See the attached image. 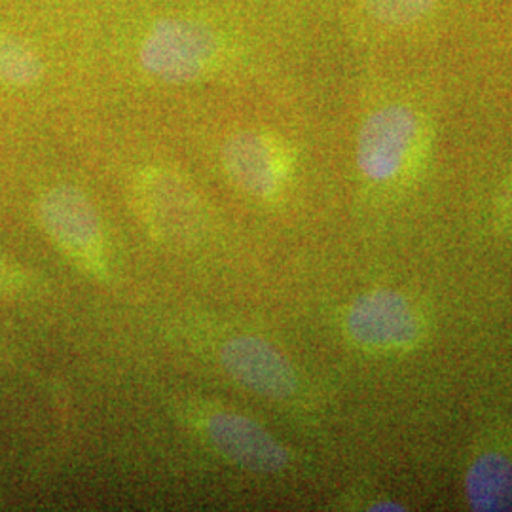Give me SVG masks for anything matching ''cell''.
I'll list each match as a JSON object with an SVG mask.
<instances>
[{"label":"cell","mask_w":512,"mask_h":512,"mask_svg":"<svg viewBox=\"0 0 512 512\" xmlns=\"http://www.w3.org/2000/svg\"><path fill=\"white\" fill-rule=\"evenodd\" d=\"M420 116L404 105L374 110L359 131L357 165L366 179L385 183L395 179L410 160L420 139Z\"/></svg>","instance_id":"3957f363"},{"label":"cell","mask_w":512,"mask_h":512,"mask_svg":"<svg viewBox=\"0 0 512 512\" xmlns=\"http://www.w3.org/2000/svg\"><path fill=\"white\" fill-rule=\"evenodd\" d=\"M351 338L368 348H404L420 332L418 317L401 294L380 291L361 296L348 313Z\"/></svg>","instance_id":"52a82bcc"},{"label":"cell","mask_w":512,"mask_h":512,"mask_svg":"<svg viewBox=\"0 0 512 512\" xmlns=\"http://www.w3.org/2000/svg\"><path fill=\"white\" fill-rule=\"evenodd\" d=\"M220 363L238 384L262 397L287 399L296 389L293 366L260 338L239 336L226 342Z\"/></svg>","instance_id":"8992f818"},{"label":"cell","mask_w":512,"mask_h":512,"mask_svg":"<svg viewBox=\"0 0 512 512\" xmlns=\"http://www.w3.org/2000/svg\"><path fill=\"white\" fill-rule=\"evenodd\" d=\"M220 456L245 471L277 473L287 467L289 452L256 421L241 414L217 412L205 425Z\"/></svg>","instance_id":"5b68a950"},{"label":"cell","mask_w":512,"mask_h":512,"mask_svg":"<svg viewBox=\"0 0 512 512\" xmlns=\"http://www.w3.org/2000/svg\"><path fill=\"white\" fill-rule=\"evenodd\" d=\"M363 4L370 18L391 27H403L425 18L437 0H363Z\"/></svg>","instance_id":"30bf717a"},{"label":"cell","mask_w":512,"mask_h":512,"mask_svg":"<svg viewBox=\"0 0 512 512\" xmlns=\"http://www.w3.org/2000/svg\"><path fill=\"white\" fill-rule=\"evenodd\" d=\"M143 73L165 84H192L219 73L232 42L209 19L165 14L145 21L131 46Z\"/></svg>","instance_id":"6da1fadb"},{"label":"cell","mask_w":512,"mask_h":512,"mask_svg":"<svg viewBox=\"0 0 512 512\" xmlns=\"http://www.w3.org/2000/svg\"><path fill=\"white\" fill-rule=\"evenodd\" d=\"M42 74V59L31 46L8 33H0V84L27 88L37 84Z\"/></svg>","instance_id":"9c48e42d"},{"label":"cell","mask_w":512,"mask_h":512,"mask_svg":"<svg viewBox=\"0 0 512 512\" xmlns=\"http://www.w3.org/2000/svg\"><path fill=\"white\" fill-rule=\"evenodd\" d=\"M372 511H404V507L397 505V503H389V501H385V503H378V505H374V507H372Z\"/></svg>","instance_id":"8fae6325"},{"label":"cell","mask_w":512,"mask_h":512,"mask_svg":"<svg viewBox=\"0 0 512 512\" xmlns=\"http://www.w3.org/2000/svg\"><path fill=\"white\" fill-rule=\"evenodd\" d=\"M222 165L232 183L255 198H274L289 177L285 145L266 131L245 129L222 147Z\"/></svg>","instance_id":"277c9868"},{"label":"cell","mask_w":512,"mask_h":512,"mask_svg":"<svg viewBox=\"0 0 512 512\" xmlns=\"http://www.w3.org/2000/svg\"><path fill=\"white\" fill-rule=\"evenodd\" d=\"M0 279H2V266H0Z\"/></svg>","instance_id":"7c38bea8"},{"label":"cell","mask_w":512,"mask_h":512,"mask_svg":"<svg viewBox=\"0 0 512 512\" xmlns=\"http://www.w3.org/2000/svg\"><path fill=\"white\" fill-rule=\"evenodd\" d=\"M38 213L46 232L67 255L93 274L103 270L105 241L101 220L80 190L74 186L52 188L42 196Z\"/></svg>","instance_id":"7a4b0ae2"},{"label":"cell","mask_w":512,"mask_h":512,"mask_svg":"<svg viewBox=\"0 0 512 512\" xmlns=\"http://www.w3.org/2000/svg\"><path fill=\"white\" fill-rule=\"evenodd\" d=\"M467 497L475 511H512V463L501 454H484L467 475Z\"/></svg>","instance_id":"ba28073f"}]
</instances>
